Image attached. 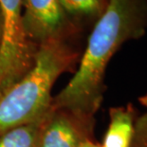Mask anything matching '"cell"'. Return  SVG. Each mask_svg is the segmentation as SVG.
Here are the masks:
<instances>
[{
	"instance_id": "obj_5",
	"label": "cell",
	"mask_w": 147,
	"mask_h": 147,
	"mask_svg": "<svg viewBox=\"0 0 147 147\" xmlns=\"http://www.w3.org/2000/svg\"><path fill=\"white\" fill-rule=\"evenodd\" d=\"M94 126L95 118L51 106L44 119L38 147H80L93 140Z\"/></svg>"
},
{
	"instance_id": "obj_12",
	"label": "cell",
	"mask_w": 147,
	"mask_h": 147,
	"mask_svg": "<svg viewBox=\"0 0 147 147\" xmlns=\"http://www.w3.org/2000/svg\"><path fill=\"white\" fill-rule=\"evenodd\" d=\"M139 102H140V104L144 106V107H147V94L143 95L142 97H140V98H139Z\"/></svg>"
},
{
	"instance_id": "obj_3",
	"label": "cell",
	"mask_w": 147,
	"mask_h": 147,
	"mask_svg": "<svg viewBox=\"0 0 147 147\" xmlns=\"http://www.w3.org/2000/svg\"><path fill=\"white\" fill-rule=\"evenodd\" d=\"M23 0H0L3 37L0 49V98L32 69L39 47L23 28Z\"/></svg>"
},
{
	"instance_id": "obj_8",
	"label": "cell",
	"mask_w": 147,
	"mask_h": 147,
	"mask_svg": "<svg viewBox=\"0 0 147 147\" xmlns=\"http://www.w3.org/2000/svg\"><path fill=\"white\" fill-rule=\"evenodd\" d=\"M45 116L39 120L13 127L1 134L0 147H38Z\"/></svg>"
},
{
	"instance_id": "obj_7",
	"label": "cell",
	"mask_w": 147,
	"mask_h": 147,
	"mask_svg": "<svg viewBox=\"0 0 147 147\" xmlns=\"http://www.w3.org/2000/svg\"><path fill=\"white\" fill-rule=\"evenodd\" d=\"M72 24L81 32L92 29L104 13L109 0H58Z\"/></svg>"
},
{
	"instance_id": "obj_11",
	"label": "cell",
	"mask_w": 147,
	"mask_h": 147,
	"mask_svg": "<svg viewBox=\"0 0 147 147\" xmlns=\"http://www.w3.org/2000/svg\"><path fill=\"white\" fill-rule=\"evenodd\" d=\"M2 37H3V18H2L1 10H0V49H1V46H2Z\"/></svg>"
},
{
	"instance_id": "obj_10",
	"label": "cell",
	"mask_w": 147,
	"mask_h": 147,
	"mask_svg": "<svg viewBox=\"0 0 147 147\" xmlns=\"http://www.w3.org/2000/svg\"><path fill=\"white\" fill-rule=\"evenodd\" d=\"M80 147H102V146L99 143L95 142L94 140H86V142H83Z\"/></svg>"
},
{
	"instance_id": "obj_6",
	"label": "cell",
	"mask_w": 147,
	"mask_h": 147,
	"mask_svg": "<svg viewBox=\"0 0 147 147\" xmlns=\"http://www.w3.org/2000/svg\"><path fill=\"white\" fill-rule=\"evenodd\" d=\"M109 125L102 147H130L137 113L132 104L109 109Z\"/></svg>"
},
{
	"instance_id": "obj_1",
	"label": "cell",
	"mask_w": 147,
	"mask_h": 147,
	"mask_svg": "<svg viewBox=\"0 0 147 147\" xmlns=\"http://www.w3.org/2000/svg\"><path fill=\"white\" fill-rule=\"evenodd\" d=\"M147 30V0H109L92 27L86 47L71 80L51 106L94 118L104 100L107 65L121 47Z\"/></svg>"
},
{
	"instance_id": "obj_9",
	"label": "cell",
	"mask_w": 147,
	"mask_h": 147,
	"mask_svg": "<svg viewBox=\"0 0 147 147\" xmlns=\"http://www.w3.org/2000/svg\"><path fill=\"white\" fill-rule=\"evenodd\" d=\"M130 147H147V112L136 119Z\"/></svg>"
},
{
	"instance_id": "obj_4",
	"label": "cell",
	"mask_w": 147,
	"mask_h": 147,
	"mask_svg": "<svg viewBox=\"0 0 147 147\" xmlns=\"http://www.w3.org/2000/svg\"><path fill=\"white\" fill-rule=\"evenodd\" d=\"M23 9L25 33L37 47L53 41L77 42L82 35L58 0H23Z\"/></svg>"
},
{
	"instance_id": "obj_2",
	"label": "cell",
	"mask_w": 147,
	"mask_h": 147,
	"mask_svg": "<svg viewBox=\"0 0 147 147\" xmlns=\"http://www.w3.org/2000/svg\"><path fill=\"white\" fill-rule=\"evenodd\" d=\"M81 57L76 41H53L40 46L32 69L0 98V135L48 113L55 82L63 73L74 70Z\"/></svg>"
}]
</instances>
